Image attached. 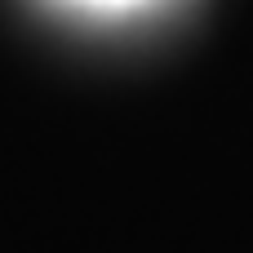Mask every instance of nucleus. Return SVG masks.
<instances>
[{
    "label": "nucleus",
    "instance_id": "nucleus-1",
    "mask_svg": "<svg viewBox=\"0 0 253 253\" xmlns=\"http://www.w3.org/2000/svg\"><path fill=\"white\" fill-rule=\"evenodd\" d=\"M84 4H133V0H84Z\"/></svg>",
    "mask_w": 253,
    "mask_h": 253
}]
</instances>
